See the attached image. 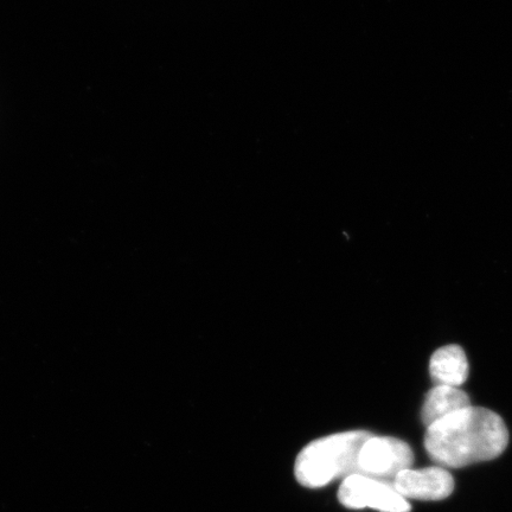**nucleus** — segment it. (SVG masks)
I'll list each match as a JSON object with an SVG mask.
<instances>
[{"label": "nucleus", "mask_w": 512, "mask_h": 512, "mask_svg": "<svg viewBox=\"0 0 512 512\" xmlns=\"http://www.w3.org/2000/svg\"><path fill=\"white\" fill-rule=\"evenodd\" d=\"M509 431L497 413L467 407L427 427L425 448L435 464L459 469L501 456Z\"/></svg>", "instance_id": "f257e3e1"}, {"label": "nucleus", "mask_w": 512, "mask_h": 512, "mask_svg": "<svg viewBox=\"0 0 512 512\" xmlns=\"http://www.w3.org/2000/svg\"><path fill=\"white\" fill-rule=\"evenodd\" d=\"M368 431H347L312 441L298 454L294 475L300 485L319 489L339 478L357 475L358 457Z\"/></svg>", "instance_id": "f03ea898"}, {"label": "nucleus", "mask_w": 512, "mask_h": 512, "mask_svg": "<svg viewBox=\"0 0 512 512\" xmlns=\"http://www.w3.org/2000/svg\"><path fill=\"white\" fill-rule=\"evenodd\" d=\"M469 371V361L459 345H446L431 357L430 375L435 386L460 388L469 377Z\"/></svg>", "instance_id": "423d86ee"}, {"label": "nucleus", "mask_w": 512, "mask_h": 512, "mask_svg": "<svg viewBox=\"0 0 512 512\" xmlns=\"http://www.w3.org/2000/svg\"><path fill=\"white\" fill-rule=\"evenodd\" d=\"M470 406L469 395L464 390L457 387L434 386L426 395L421 409V420L428 427Z\"/></svg>", "instance_id": "0eeeda50"}, {"label": "nucleus", "mask_w": 512, "mask_h": 512, "mask_svg": "<svg viewBox=\"0 0 512 512\" xmlns=\"http://www.w3.org/2000/svg\"><path fill=\"white\" fill-rule=\"evenodd\" d=\"M339 503L345 508L374 509L380 512H409L411 504L399 494L393 483L362 475H351L343 480L338 490Z\"/></svg>", "instance_id": "20e7f679"}, {"label": "nucleus", "mask_w": 512, "mask_h": 512, "mask_svg": "<svg viewBox=\"0 0 512 512\" xmlns=\"http://www.w3.org/2000/svg\"><path fill=\"white\" fill-rule=\"evenodd\" d=\"M414 453L405 441L392 437H371L358 457L357 475L393 483L402 471L411 469Z\"/></svg>", "instance_id": "7ed1b4c3"}, {"label": "nucleus", "mask_w": 512, "mask_h": 512, "mask_svg": "<svg viewBox=\"0 0 512 512\" xmlns=\"http://www.w3.org/2000/svg\"><path fill=\"white\" fill-rule=\"evenodd\" d=\"M394 488L406 499L419 501H441L454 490V480L445 467L432 466L426 469H407L399 473L393 482Z\"/></svg>", "instance_id": "39448f33"}]
</instances>
